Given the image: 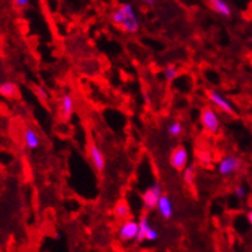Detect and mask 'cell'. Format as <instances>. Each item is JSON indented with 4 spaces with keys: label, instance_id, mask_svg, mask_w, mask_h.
Instances as JSON below:
<instances>
[{
    "label": "cell",
    "instance_id": "1",
    "mask_svg": "<svg viewBox=\"0 0 252 252\" xmlns=\"http://www.w3.org/2000/svg\"><path fill=\"white\" fill-rule=\"evenodd\" d=\"M118 9L122 11L123 17V23L121 24L119 29H122L123 32L129 34H134L139 31V19L136 14V10H134V6L132 4H121L118 6Z\"/></svg>",
    "mask_w": 252,
    "mask_h": 252
},
{
    "label": "cell",
    "instance_id": "2",
    "mask_svg": "<svg viewBox=\"0 0 252 252\" xmlns=\"http://www.w3.org/2000/svg\"><path fill=\"white\" fill-rule=\"evenodd\" d=\"M200 121L203 129L206 132H208L210 134H217L220 132L221 121H220V117L217 114V112L211 105L203 107L200 114Z\"/></svg>",
    "mask_w": 252,
    "mask_h": 252
},
{
    "label": "cell",
    "instance_id": "3",
    "mask_svg": "<svg viewBox=\"0 0 252 252\" xmlns=\"http://www.w3.org/2000/svg\"><path fill=\"white\" fill-rule=\"evenodd\" d=\"M189 153L187 148L182 144L177 146L175 150L172 151L171 157H169V163H171L172 168L177 172H183L185 168L189 166Z\"/></svg>",
    "mask_w": 252,
    "mask_h": 252
},
{
    "label": "cell",
    "instance_id": "4",
    "mask_svg": "<svg viewBox=\"0 0 252 252\" xmlns=\"http://www.w3.org/2000/svg\"><path fill=\"white\" fill-rule=\"evenodd\" d=\"M206 95H207L208 100L212 103V105L217 107L220 111H222L223 113L231 114V116H236V111L233 108V105L220 92L215 91V89H208V91H206Z\"/></svg>",
    "mask_w": 252,
    "mask_h": 252
},
{
    "label": "cell",
    "instance_id": "5",
    "mask_svg": "<svg viewBox=\"0 0 252 252\" xmlns=\"http://www.w3.org/2000/svg\"><path fill=\"white\" fill-rule=\"evenodd\" d=\"M162 194H163V192H162V187L159 183H155L151 187H148L142 193V202H143L144 208L148 211L156 210L158 205V201H159Z\"/></svg>",
    "mask_w": 252,
    "mask_h": 252
},
{
    "label": "cell",
    "instance_id": "6",
    "mask_svg": "<svg viewBox=\"0 0 252 252\" xmlns=\"http://www.w3.org/2000/svg\"><path fill=\"white\" fill-rule=\"evenodd\" d=\"M242 167V161L237 156H224L221 161L219 162V166H217V171L221 176H231L233 173H236L237 171H240Z\"/></svg>",
    "mask_w": 252,
    "mask_h": 252
},
{
    "label": "cell",
    "instance_id": "7",
    "mask_svg": "<svg viewBox=\"0 0 252 252\" xmlns=\"http://www.w3.org/2000/svg\"><path fill=\"white\" fill-rule=\"evenodd\" d=\"M138 235V221L134 220H126L121 224L118 230V237L121 241L129 242L134 241Z\"/></svg>",
    "mask_w": 252,
    "mask_h": 252
},
{
    "label": "cell",
    "instance_id": "8",
    "mask_svg": "<svg viewBox=\"0 0 252 252\" xmlns=\"http://www.w3.org/2000/svg\"><path fill=\"white\" fill-rule=\"evenodd\" d=\"M88 157L91 159L92 164L94 167V169L99 173H102L105 169L107 166V161H105L104 153L100 151V148L98 147L95 143H91L88 147Z\"/></svg>",
    "mask_w": 252,
    "mask_h": 252
},
{
    "label": "cell",
    "instance_id": "9",
    "mask_svg": "<svg viewBox=\"0 0 252 252\" xmlns=\"http://www.w3.org/2000/svg\"><path fill=\"white\" fill-rule=\"evenodd\" d=\"M75 100L72 94H64L61 99V108H59V113L63 121H69L70 117L74 113Z\"/></svg>",
    "mask_w": 252,
    "mask_h": 252
},
{
    "label": "cell",
    "instance_id": "10",
    "mask_svg": "<svg viewBox=\"0 0 252 252\" xmlns=\"http://www.w3.org/2000/svg\"><path fill=\"white\" fill-rule=\"evenodd\" d=\"M157 211L163 220H171L173 216V205L168 194H162L157 205Z\"/></svg>",
    "mask_w": 252,
    "mask_h": 252
},
{
    "label": "cell",
    "instance_id": "11",
    "mask_svg": "<svg viewBox=\"0 0 252 252\" xmlns=\"http://www.w3.org/2000/svg\"><path fill=\"white\" fill-rule=\"evenodd\" d=\"M207 3L208 6H210L216 14L221 15V17L230 18L231 14H232L231 6L228 5L227 1H224V0H207Z\"/></svg>",
    "mask_w": 252,
    "mask_h": 252
},
{
    "label": "cell",
    "instance_id": "12",
    "mask_svg": "<svg viewBox=\"0 0 252 252\" xmlns=\"http://www.w3.org/2000/svg\"><path fill=\"white\" fill-rule=\"evenodd\" d=\"M23 138H24L25 146L29 150H38L40 147V138H39L38 133L31 127H27L23 132Z\"/></svg>",
    "mask_w": 252,
    "mask_h": 252
},
{
    "label": "cell",
    "instance_id": "13",
    "mask_svg": "<svg viewBox=\"0 0 252 252\" xmlns=\"http://www.w3.org/2000/svg\"><path fill=\"white\" fill-rule=\"evenodd\" d=\"M152 224H151L150 219L146 215H142L141 219L138 220V235H137L136 241L137 242H143L146 241V237L152 230Z\"/></svg>",
    "mask_w": 252,
    "mask_h": 252
},
{
    "label": "cell",
    "instance_id": "14",
    "mask_svg": "<svg viewBox=\"0 0 252 252\" xmlns=\"http://www.w3.org/2000/svg\"><path fill=\"white\" fill-rule=\"evenodd\" d=\"M19 94V89L14 82H3L0 83V95L6 99H15Z\"/></svg>",
    "mask_w": 252,
    "mask_h": 252
},
{
    "label": "cell",
    "instance_id": "15",
    "mask_svg": "<svg viewBox=\"0 0 252 252\" xmlns=\"http://www.w3.org/2000/svg\"><path fill=\"white\" fill-rule=\"evenodd\" d=\"M114 216L118 220H127L130 216V208L126 201H119L114 206Z\"/></svg>",
    "mask_w": 252,
    "mask_h": 252
},
{
    "label": "cell",
    "instance_id": "16",
    "mask_svg": "<svg viewBox=\"0 0 252 252\" xmlns=\"http://www.w3.org/2000/svg\"><path fill=\"white\" fill-rule=\"evenodd\" d=\"M183 130H185V127L180 121H173L167 126V134L169 138H178L180 136H182Z\"/></svg>",
    "mask_w": 252,
    "mask_h": 252
},
{
    "label": "cell",
    "instance_id": "17",
    "mask_svg": "<svg viewBox=\"0 0 252 252\" xmlns=\"http://www.w3.org/2000/svg\"><path fill=\"white\" fill-rule=\"evenodd\" d=\"M196 180V167L194 166H187L183 171V181L189 186H192Z\"/></svg>",
    "mask_w": 252,
    "mask_h": 252
},
{
    "label": "cell",
    "instance_id": "18",
    "mask_svg": "<svg viewBox=\"0 0 252 252\" xmlns=\"http://www.w3.org/2000/svg\"><path fill=\"white\" fill-rule=\"evenodd\" d=\"M163 75H164V79H166V81L171 82L177 78L178 69L176 68V65H173V64H169V65H167V67L164 68Z\"/></svg>",
    "mask_w": 252,
    "mask_h": 252
},
{
    "label": "cell",
    "instance_id": "19",
    "mask_svg": "<svg viewBox=\"0 0 252 252\" xmlns=\"http://www.w3.org/2000/svg\"><path fill=\"white\" fill-rule=\"evenodd\" d=\"M235 194L237 198L242 200V198L246 196V189H244V186H237V187L235 189Z\"/></svg>",
    "mask_w": 252,
    "mask_h": 252
},
{
    "label": "cell",
    "instance_id": "20",
    "mask_svg": "<svg viewBox=\"0 0 252 252\" xmlns=\"http://www.w3.org/2000/svg\"><path fill=\"white\" fill-rule=\"evenodd\" d=\"M17 8H27L31 3V0H13Z\"/></svg>",
    "mask_w": 252,
    "mask_h": 252
},
{
    "label": "cell",
    "instance_id": "21",
    "mask_svg": "<svg viewBox=\"0 0 252 252\" xmlns=\"http://www.w3.org/2000/svg\"><path fill=\"white\" fill-rule=\"evenodd\" d=\"M36 93H38V95L40 98H42L43 100H45L48 98L47 91H45V89L43 88V87H38V88H36Z\"/></svg>",
    "mask_w": 252,
    "mask_h": 252
},
{
    "label": "cell",
    "instance_id": "22",
    "mask_svg": "<svg viewBox=\"0 0 252 252\" xmlns=\"http://www.w3.org/2000/svg\"><path fill=\"white\" fill-rule=\"evenodd\" d=\"M246 217H247V221H249L250 224H251V226H252V208L249 211V212H247Z\"/></svg>",
    "mask_w": 252,
    "mask_h": 252
},
{
    "label": "cell",
    "instance_id": "23",
    "mask_svg": "<svg viewBox=\"0 0 252 252\" xmlns=\"http://www.w3.org/2000/svg\"><path fill=\"white\" fill-rule=\"evenodd\" d=\"M141 1L148 4V5H153V4H156V1H157V0H141Z\"/></svg>",
    "mask_w": 252,
    "mask_h": 252
}]
</instances>
